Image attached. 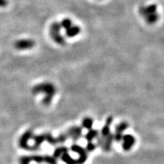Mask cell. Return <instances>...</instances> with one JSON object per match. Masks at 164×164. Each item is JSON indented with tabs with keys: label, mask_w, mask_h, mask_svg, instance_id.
<instances>
[{
	"label": "cell",
	"mask_w": 164,
	"mask_h": 164,
	"mask_svg": "<svg viewBox=\"0 0 164 164\" xmlns=\"http://www.w3.org/2000/svg\"><path fill=\"white\" fill-rule=\"evenodd\" d=\"M44 163H46V164H58V161H57V159L54 157L53 156L45 154V155H44Z\"/></svg>",
	"instance_id": "44dd1931"
},
{
	"label": "cell",
	"mask_w": 164,
	"mask_h": 164,
	"mask_svg": "<svg viewBox=\"0 0 164 164\" xmlns=\"http://www.w3.org/2000/svg\"><path fill=\"white\" fill-rule=\"evenodd\" d=\"M81 32L80 27L77 25H72L71 27H69V29L66 30V35L68 37L72 38V37H75L78 35Z\"/></svg>",
	"instance_id": "7c38bea8"
},
{
	"label": "cell",
	"mask_w": 164,
	"mask_h": 164,
	"mask_svg": "<svg viewBox=\"0 0 164 164\" xmlns=\"http://www.w3.org/2000/svg\"><path fill=\"white\" fill-rule=\"evenodd\" d=\"M114 140L117 142H119L120 141H123V133H120V132H115L114 133Z\"/></svg>",
	"instance_id": "d4e9b609"
},
{
	"label": "cell",
	"mask_w": 164,
	"mask_h": 164,
	"mask_svg": "<svg viewBox=\"0 0 164 164\" xmlns=\"http://www.w3.org/2000/svg\"><path fill=\"white\" fill-rule=\"evenodd\" d=\"M14 46L18 50H27L34 47L35 42L32 39H21L16 41Z\"/></svg>",
	"instance_id": "5b68a950"
},
{
	"label": "cell",
	"mask_w": 164,
	"mask_h": 164,
	"mask_svg": "<svg viewBox=\"0 0 164 164\" xmlns=\"http://www.w3.org/2000/svg\"><path fill=\"white\" fill-rule=\"evenodd\" d=\"M60 159L61 160L66 164H77V160L72 158L69 154V153H64L62 157H61Z\"/></svg>",
	"instance_id": "9a60e30c"
},
{
	"label": "cell",
	"mask_w": 164,
	"mask_h": 164,
	"mask_svg": "<svg viewBox=\"0 0 164 164\" xmlns=\"http://www.w3.org/2000/svg\"><path fill=\"white\" fill-rule=\"evenodd\" d=\"M129 128V124L126 122H122V123H119L118 125H117L115 129L116 132H120L123 133L125 130Z\"/></svg>",
	"instance_id": "d6986e66"
},
{
	"label": "cell",
	"mask_w": 164,
	"mask_h": 164,
	"mask_svg": "<svg viewBox=\"0 0 164 164\" xmlns=\"http://www.w3.org/2000/svg\"><path fill=\"white\" fill-rule=\"evenodd\" d=\"M68 138H69L68 136L66 133H62L58 135L57 137V140L58 142V144H64V142L68 140Z\"/></svg>",
	"instance_id": "603a6c76"
},
{
	"label": "cell",
	"mask_w": 164,
	"mask_h": 164,
	"mask_svg": "<svg viewBox=\"0 0 164 164\" xmlns=\"http://www.w3.org/2000/svg\"><path fill=\"white\" fill-rule=\"evenodd\" d=\"M98 135H99V132L97 129H91L88 131V133H86L85 135L86 140L88 142H92L93 140L98 138Z\"/></svg>",
	"instance_id": "5bb4252c"
},
{
	"label": "cell",
	"mask_w": 164,
	"mask_h": 164,
	"mask_svg": "<svg viewBox=\"0 0 164 164\" xmlns=\"http://www.w3.org/2000/svg\"><path fill=\"white\" fill-rule=\"evenodd\" d=\"M114 140V135L112 134V133H110L108 136L103 138V145L101 146L103 150L105 152H109L111 151L112 146V144H113Z\"/></svg>",
	"instance_id": "30bf717a"
},
{
	"label": "cell",
	"mask_w": 164,
	"mask_h": 164,
	"mask_svg": "<svg viewBox=\"0 0 164 164\" xmlns=\"http://www.w3.org/2000/svg\"><path fill=\"white\" fill-rule=\"evenodd\" d=\"M112 122H113V117L109 116L106 119L105 125L103 126L101 131H100V137H106L110 134V126H111Z\"/></svg>",
	"instance_id": "9c48e42d"
},
{
	"label": "cell",
	"mask_w": 164,
	"mask_h": 164,
	"mask_svg": "<svg viewBox=\"0 0 164 164\" xmlns=\"http://www.w3.org/2000/svg\"><path fill=\"white\" fill-rule=\"evenodd\" d=\"M34 136V133L32 129H28L25 131L18 140V146L21 149L25 150V151H32V146H30L28 144V142L32 139Z\"/></svg>",
	"instance_id": "3957f363"
},
{
	"label": "cell",
	"mask_w": 164,
	"mask_h": 164,
	"mask_svg": "<svg viewBox=\"0 0 164 164\" xmlns=\"http://www.w3.org/2000/svg\"><path fill=\"white\" fill-rule=\"evenodd\" d=\"M157 9L156 4H151L148 6L146 7H142L140 9V13L141 14L142 16L146 17L148 15H151V14L155 13Z\"/></svg>",
	"instance_id": "8fae6325"
},
{
	"label": "cell",
	"mask_w": 164,
	"mask_h": 164,
	"mask_svg": "<svg viewBox=\"0 0 164 164\" xmlns=\"http://www.w3.org/2000/svg\"><path fill=\"white\" fill-rule=\"evenodd\" d=\"M60 24H61V26H62V28L67 30L72 26V21L71 19H69V18H64V19H63L62 21V22L60 23Z\"/></svg>",
	"instance_id": "7402d4cb"
},
{
	"label": "cell",
	"mask_w": 164,
	"mask_h": 164,
	"mask_svg": "<svg viewBox=\"0 0 164 164\" xmlns=\"http://www.w3.org/2000/svg\"><path fill=\"white\" fill-rule=\"evenodd\" d=\"M135 143V139L133 135L130 134H126L123 136V148L124 151H129L132 148L133 145Z\"/></svg>",
	"instance_id": "52a82bcc"
},
{
	"label": "cell",
	"mask_w": 164,
	"mask_h": 164,
	"mask_svg": "<svg viewBox=\"0 0 164 164\" xmlns=\"http://www.w3.org/2000/svg\"><path fill=\"white\" fill-rule=\"evenodd\" d=\"M159 18V16L157 13L151 14V15H148L147 16L145 17L146 22L148 23V24H153V23H155L158 21Z\"/></svg>",
	"instance_id": "ac0fdd59"
},
{
	"label": "cell",
	"mask_w": 164,
	"mask_h": 164,
	"mask_svg": "<svg viewBox=\"0 0 164 164\" xmlns=\"http://www.w3.org/2000/svg\"><path fill=\"white\" fill-rule=\"evenodd\" d=\"M66 133H67L69 138H71L74 142H77L82 136V128L79 126H71Z\"/></svg>",
	"instance_id": "8992f818"
},
{
	"label": "cell",
	"mask_w": 164,
	"mask_h": 164,
	"mask_svg": "<svg viewBox=\"0 0 164 164\" xmlns=\"http://www.w3.org/2000/svg\"><path fill=\"white\" fill-rule=\"evenodd\" d=\"M97 148V145L92 142H88L86 145V151L88 152H92Z\"/></svg>",
	"instance_id": "cb8c5ba5"
},
{
	"label": "cell",
	"mask_w": 164,
	"mask_h": 164,
	"mask_svg": "<svg viewBox=\"0 0 164 164\" xmlns=\"http://www.w3.org/2000/svg\"><path fill=\"white\" fill-rule=\"evenodd\" d=\"M94 124V120L92 118H90V117H86L84 118L81 122V125L83 128L86 129L90 130L92 129Z\"/></svg>",
	"instance_id": "2e32d148"
},
{
	"label": "cell",
	"mask_w": 164,
	"mask_h": 164,
	"mask_svg": "<svg viewBox=\"0 0 164 164\" xmlns=\"http://www.w3.org/2000/svg\"><path fill=\"white\" fill-rule=\"evenodd\" d=\"M32 92L34 95L43 94L44 95L43 102V105H49L51 104L53 98L56 93V88L52 83L50 82H43L34 86L32 90Z\"/></svg>",
	"instance_id": "6da1fadb"
},
{
	"label": "cell",
	"mask_w": 164,
	"mask_h": 164,
	"mask_svg": "<svg viewBox=\"0 0 164 164\" xmlns=\"http://www.w3.org/2000/svg\"><path fill=\"white\" fill-rule=\"evenodd\" d=\"M32 139L34 142V144L32 146V151H38V150L40 149V148H41V145L43 144V143L44 141H46L44 133L39 135H34Z\"/></svg>",
	"instance_id": "ba28073f"
},
{
	"label": "cell",
	"mask_w": 164,
	"mask_h": 164,
	"mask_svg": "<svg viewBox=\"0 0 164 164\" xmlns=\"http://www.w3.org/2000/svg\"><path fill=\"white\" fill-rule=\"evenodd\" d=\"M61 29H62V26H61L60 23L58 22H54L51 25L49 33H50L51 38L53 39V41L55 43L59 44V45H64L66 44V41L64 36L60 34Z\"/></svg>",
	"instance_id": "7a4b0ae2"
},
{
	"label": "cell",
	"mask_w": 164,
	"mask_h": 164,
	"mask_svg": "<svg viewBox=\"0 0 164 164\" xmlns=\"http://www.w3.org/2000/svg\"><path fill=\"white\" fill-rule=\"evenodd\" d=\"M30 160L31 161H34L37 163H44V155H39V154H33L30 155Z\"/></svg>",
	"instance_id": "ffe728a7"
},
{
	"label": "cell",
	"mask_w": 164,
	"mask_h": 164,
	"mask_svg": "<svg viewBox=\"0 0 164 164\" xmlns=\"http://www.w3.org/2000/svg\"><path fill=\"white\" fill-rule=\"evenodd\" d=\"M45 135V140L48 144L52 145V146H55L58 144L57 137H54L51 133H44Z\"/></svg>",
	"instance_id": "e0dca14e"
},
{
	"label": "cell",
	"mask_w": 164,
	"mask_h": 164,
	"mask_svg": "<svg viewBox=\"0 0 164 164\" xmlns=\"http://www.w3.org/2000/svg\"><path fill=\"white\" fill-rule=\"evenodd\" d=\"M69 148L66 146H62L58 147L56 148L54 150V151H53V156L56 159L61 158V157H62L64 153H69Z\"/></svg>",
	"instance_id": "4fadbf2b"
},
{
	"label": "cell",
	"mask_w": 164,
	"mask_h": 164,
	"mask_svg": "<svg viewBox=\"0 0 164 164\" xmlns=\"http://www.w3.org/2000/svg\"><path fill=\"white\" fill-rule=\"evenodd\" d=\"M8 0H0V8H4L8 5Z\"/></svg>",
	"instance_id": "484cf974"
},
{
	"label": "cell",
	"mask_w": 164,
	"mask_h": 164,
	"mask_svg": "<svg viewBox=\"0 0 164 164\" xmlns=\"http://www.w3.org/2000/svg\"><path fill=\"white\" fill-rule=\"evenodd\" d=\"M70 149L71 150V151L79 154V158L77 159V164H83L88 160V151H86V149L84 148L79 146L78 144H73L71 145Z\"/></svg>",
	"instance_id": "277c9868"
}]
</instances>
